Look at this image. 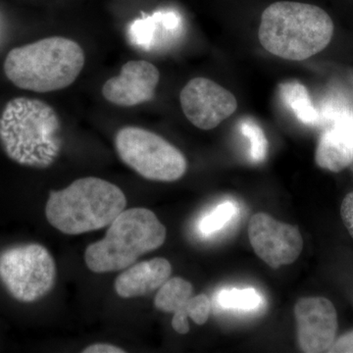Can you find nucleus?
<instances>
[{
  "mask_svg": "<svg viewBox=\"0 0 353 353\" xmlns=\"http://www.w3.org/2000/svg\"><path fill=\"white\" fill-rule=\"evenodd\" d=\"M334 23L320 7L296 1H278L261 15L259 39L264 50L290 61H303L328 46Z\"/></svg>",
  "mask_w": 353,
  "mask_h": 353,
  "instance_id": "nucleus-2",
  "label": "nucleus"
},
{
  "mask_svg": "<svg viewBox=\"0 0 353 353\" xmlns=\"http://www.w3.org/2000/svg\"><path fill=\"white\" fill-rule=\"evenodd\" d=\"M218 301L223 308L252 310L259 307L261 297L253 289L226 290L220 292Z\"/></svg>",
  "mask_w": 353,
  "mask_h": 353,
  "instance_id": "nucleus-16",
  "label": "nucleus"
},
{
  "mask_svg": "<svg viewBox=\"0 0 353 353\" xmlns=\"http://www.w3.org/2000/svg\"><path fill=\"white\" fill-rule=\"evenodd\" d=\"M297 341L303 352H329L338 333V313L326 297H301L294 305Z\"/></svg>",
  "mask_w": 353,
  "mask_h": 353,
  "instance_id": "nucleus-10",
  "label": "nucleus"
},
{
  "mask_svg": "<svg viewBox=\"0 0 353 353\" xmlns=\"http://www.w3.org/2000/svg\"><path fill=\"white\" fill-rule=\"evenodd\" d=\"M180 103L187 119L203 131L215 129L238 108L231 92L206 78L188 82L181 90Z\"/></svg>",
  "mask_w": 353,
  "mask_h": 353,
  "instance_id": "nucleus-9",
  "label": "nucleus"
},
{
  "mask_svg": "<svg viewBox=\"0 0 353 353\" xmlns=\"http://www.w3.org/2000/svg\"><path fill=\"white\" fill-rule=\"evenodd\" d=\"M341 217L353 239V192L347 194L341 202Z\"/></svg>",
  "mask_w": 353,
  "mask_h": 353,
  "instance_id": "nucleus-20",
  "label": "nucleus"
},
{
  "mask_svg": "<svg viewBox=\"0 0 353 353\" xmlns=\"http://www.w3.org/2000/svg\"><path fill=\"white\" fill-rule=\"evenodd\" d=\"M126 206V196L118 185L85 176L63 190L50 192L46 216L58 231L77 236L109 226Z\"/></svg>",
  "mask_w": 353,
  "mask_h": 353,
  "instance_id": "nucleus-4",
  "label": "nucleus"
},
{
  "mask_svg": "<svg viewBox=\"0 0 353 353\" xmlns=\"http://www.w3.org/2000/svg\"><path fill=\"white\" fill-rule=\"evenodd\" d=\"M194 292L189 281L180 277L169 278L158 290L154 297L155 308L165 313H173L172 327L176 333L185 334L190 332L185 310Z\"/></svg>",
  "mask_w": 353,
  "mask_h": 353,
  "instance_id": "nucleus-14",
  "label": "nucleus"
},
{
  "mask_svg": "<svg viewBox=\"0 0 353 353\" xmlns=\"http://www.w3.org/2000/svg\"><path fill=\"white\" fill-rule=\"evenodd\" d=\"M55 281L57 264L43 245L25 243L0 252V282L16 301H39L50 294Z\"/></svg>",
  "mask_w": 353,
  "mask_h": 353,
  "instance_id": "nucleus-7",
  "label": "nucleus"
},
{
  "mask_svg": "<svg viewBox=\"0 0 353 353\" xmlns=\"http://www.w3.org/2000/svg\"><path fill=\"white\" fill-rule=\"evenodd\" d=\"M166 234V228L150 209H125L109 225L105 236L88 246L85 265L97 274L125 270L163 245Z\"/></svg>",
  "mask_w": 353,
  "mask_h": 353,
  "instance_id": "nucleus-5",
  "label": "nucleus"
},
{
  "mask_svg": "<svg viewBox=\"0 0 353 353\" xmlns=\"http://www.w3.org/2000/svg\"><path fill=\"white\" fill-rule=\"evenodd\" d=\"M172 265L168 260L157 257L134 263L116 278L114 290L122 299L145 296L159 290L171 277Z\"/></svg>",
  "mask_w": 353,
  "mask_h": 353,
  "instance_id": "nucleus-12",
  "label": "nucleus"
},
{
  "mask_svg": "<svg viewBox=\"0 0 353 353\" xmlns=\"http://www.w3.org/2000/svg\"><path fill=\"white\" fill-rule=\"evenodd\" d=\"M157 67L145 60H131L123 65L118 76L104 83V99L119 108H134L152 101L159 83Z\"/></svg>",
  "mask_w": 353,
  "mask_h": 353,
  "instance_id": "nucleus-11",
  "label": "nucleus"
},
{
  "mask_svg": "<svg viewBox=\"0 0 353 353\" xmlns=\"http://www.w3.org/2000/svg\"><path fill=\"white\" fill-rule=\"evenodd\" d=\"M236 211L238 208L234 202L226 201L220 204L212 212L209 213L201 220L199 224L201 233L209 236L220 231L236 215Z\"/></svg>",
  "mask_w": 353,
  "mask_h": 353,
  "instance_id": "nucleus-17",
  "label": "nucleus"
},
{
  "mask_svg": "<svg viewBox=\"0 0 353 353\" xmlns=\"http://www.w3.org/2000/svg\"><path fill=\"white\" fill-rule=\"evenodd\" d=\"M0 143L16 163L48 168L57 161L63 145L57 111L39 99H11L0 116Z\"/></svg>",
  "mask_w": 353,
  "mask_h": 353,
  "instance_id": "nucleus-1",
  "label": "nucleus"
},
{
  "mask_svg": "<svg viewBox=\"0 0 353 353\" xmlns=\"http://www.w3.org/2000/svg\"><path fill=\"white\" fill-rule=\"evenodd\" d=\"M211 313V301L206 294H197L196 296H192L188 310V316L192 318V321L196 324H205L209 319Z\"/></svg>",
  "mask_w": 353,
  "mask_h": 353,
  "instance_id": "nucleus-19",
  "label": "nucleus"
},
{
  "mask_svg": "<svg viewBox=\"0 0 353 353\" xmlns=\"http://www.w3.org/2000/svg\"><path fill=\"white\" fill-rule=\"evenodd\" d=\"M243 132L245 134L246 138L250 139V152L252 157L255 161H262L266 157L267 148H268V143L262 130L260 129L256 124H254L250 121H245L243 124Z\"/></svg>",
  "mask_w": 353,
  "mask_h": 353,
  "instance_id": "nucleus-18",
  "label": "nucleus"
},
{
  "mask_svg": "<svg viewBox=\"0 0 353 353\" xmlns=\"http://www.w3.org/2000/svg\"><path fill=\"white\" fill-rule=\"evenodd\" d=\"M329 352L333 353H353V331L341 336L334 341Z\"/></svg>",
  "mask_w": 353,
  "mask_h": 353,
  "instance_id": "nucleus-21",
  "label": "nucleus"
},
{
  "mask_svg": "<svg viewBox=\"0 0 353 353\" xmlns=\"http://www.w3.org/2000/svg\"><path fill=\"white\" fill-rule=\"evenodd\" d=\"M85 62V52L77 41L50 37L9 51L3 69L16 87L46 94L70 87Z\"/></svg>",
  "mask_w": 353,
  "mask_h": 353,
  "instance_id": "nucleus-3",
  "label": "nucleus"
},
{
  "mask_svg": "<svg viewBox=\"0 0 353 353\" xmlns=\"http://www.w3.org/2000/svg\"><path fill=\"white\" fill-rule=\"evenodd\" d=\"M283 95L297 118L305 124H315L319 120L317 111L313 108L307 90L301 83H290L283 85Z\"/></svg>",
  "mask_w": 353,
  "mask_h": 353,
  "instance_id": "nucleus-15",
  "label": "nucleus"
},
{
  "mask_svg": "<svg viewBox=\"0 0 353 353\" xmlns=\"http://www.w3.org/2000/svg\"><path fill=\"white\" fill-rule=\"evenodd\" d=\"M248 238L257 256L274 269L294 263L303 250L299 228L279 222L267 213L252 216L248 225Z\"/></svg>",
  "mask_w": 353,
  "mask_h": 353,
  "instance_id": "nucleus-8",
  "label": "nucleus"
},
{
  "mask_svg": "<svg viewBox=\"0 0 353 353\" xmlns=\"http://www.w3.org/2000/svg\"><path fill=\"white\" fill-rule=\"evenodd\" d=\"M83 353H126V350H123L116 345H110V343H94V345H88L83 348Z\"/></svg>",
  "mask_w": 353,
  "mask_h": 353,
  "instance_id": "nucleus-22",
  "label": "nucleus"
},
{
  "mask_svg": "<svg viewBox=\"0 0 353 353\" xmlns=\"http://www.w3.org/2000/svg\"><path fill=\"white\" fill-rule=\"evenodd\" d=\"M114 143L120 159L146 180L176 182L187 172V159L181 150L143 128L123 127Z\"/></svg>",
  "mask_w": 353,
  "mask_h": 353,
  "instance_id": "nucleus-6",
  "label": "nucleus"
},
{
  "mask_svg": "<svg viewBox=\"0 0 353 353\" xmlns=\"http://www.w3.org/2000/svg\"><path fill=\"white\" fill-rule=\"evenodd\" d=\"M315 161L320 168L334 173L353 165V139L341 121L323 132L316 148Z\"/></svg>",
  "mask_w": 353,
  "mask_h": 353,
  "instance_id": "nucleus-13",
  "label": "nucleus"
}]
</instances>
